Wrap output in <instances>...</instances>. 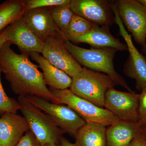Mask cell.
<instances>
[{
  "mask_svg": "<svg viewBox=\"0 0 146 146\" xmlns=\"http://www.w3.org/2000/svg\"><path fill=\"white\" fill-rule=\"evenodd\" d=\"M7 42L0 47V67L12 91L19 96H36L54 102L55 98L47 87L39 66L31 61L30 56L16 53Z\"/></svg>",
  "mask_w": 146,
  "mask_h": 146,
  "instance_id": "1",
  "label": "cell"
},
{
  "mask_svg": "<svg viewBox=\"0 0 146 146\" xmlns=\"http://www.w3.org/2000/svg\"><path fill=\"white\" fill-rule=\"evenodd\" d=\"M65 44L73 57L84 68L108 75L117 85H121L129 92H134L115 70L114 58L116 50L108 48H84L74 44L68 40H65Z\"/></svg>",
  "mask_w": 146,
  "mask_h": 146,
  "instance_id": "2",
  "label": "cell"
},
{
  "mask_svg": "<svg viewBox=\"0 0 146 146\" xmlns=\"http://www.w3.org/2000/svg\"><path fill=\"white\" fill-rule=\"evenodd\" d=\"M72 79L70 90L73 94L102 108L106 92L117 85L108 75L84 67Z\"/></svg>",
  "mask_w": 146,
  "mask_h": 146,
  "instance_id": "3",
  "label": "cell"
},
{
  "mask_svg": "<svg viewBox=\"0 0 146 146\" xmlns=\"http://www.w3.org/2000/svg\"><path fill=\"white\" fill-rule=\"evenodd\" d=\"M49 89L55 98L53 103L68 106L86 122L98 123L109 126L120 121L117 116L107 110L76 96L70 89Z\"/></svg>",
  "mask_w": 146,
  "mask_h": 146,
  "instance_id": "4",
  "label": "cell"
},
{
  "mask_svg": "<svg viewBox=\"0 0 146 146\" xmlns=\"http://www.w3.org/2000/svg\"><path fill=\"white\" fill-rule=\"evenodd\" d=\"M18 101L30 130L42 145L47 144H59V140L65 132L41 110L35 106L25 97L19 96Z\"/></svg>",
  "mask_w": 146,
  "mask_h": 146,
  "instance_id": "5",
  "label": "cell"
},
{
  "mask_svg": "<svg viewBox=\"0 0 146 146\" xmlns=\"http://www.w3.org/2000/svg\"><path fill=\"white\" fill-rule=\"evenodd\" d=\"M32 104L46 113L65 133L74 137L86 122L70 107L65 104L50 102L32 95L25 97Z\"/></svg>",
  "mask_w": 146,
  "mask_h": 146,
  "instance_id": "6",
  "label": "cell"
},
{
  "mask_svg": "<svg viewBox=\"0 0 146 146\" xmlns=\"http://www.w3.org/2000/svg\"><path fill=\"white\" fill-rule=\"evenodd\" d=\"M115 5L123 25L143 47L146 39L145 6L139 0H119Z\"/></svg>",
  "mask_w": 146,
  "mask_h": 146,
  "instance_id": "7",
  "label": "cell"
},
{
  "mask_svg": "<svg viewBox=\"0 0 146 146\" xmlns=\"http://www.w3.org/2000/svg\"><path fill=\"white\" fill-rule=\"evenodd\" d=\"M139 97L134 92L110 88L106 94L104 107L121 121L138 123Z\"/></svg>",
  "mask_w": 146,
  "mask_h": 146,
  "instance_id": "8",
  "label": "cell"
},
{
  "mask_svg": "<svg viewBox=\"0 0 146 146\" xmlns=\"http://www.w3.org/2000/svg\"><path fill=\"white\" fill-rule=\"evenodd\" d=\"M65 41L53 36L47 37L44 42L42 54V56L52 65L72 78L80 72L83 68L68 51Z\"/></svg>",
  "mask_w": 146,
  "mask_h": 146,
  "instance_id": "9",
  "label": "cell"
},
{
  "mask_svg": "<svg viewBox=\"0 0 146 146\" xmlns=\"http://www.w3.org/2000/svg\"><path fill=\"white\" fill-rule=\"evenodd\" d=\"M112 4L105 0H71L70 6L75 14L97 25L109 28L115 23Z\"/></svg>",
  "mask_w": 146,
  "mask_h": 146,
  "instance_id": "10",
  "label": "cell"
},
{
  "mask_svg": "<svg viewBox=\"0 0 146 146\" xmlns=\"http://www.w3.org/2000/svg\"><path fill=\"white\" fill-rule=\"evenodd\" d=\"M51 8L42 7L27 10L22 19L30 29L43 42L49 36L67 40L65 34L55 23Z\"/></svg>",
  "mask_w": 146,
  "mask_h": 146,
  "instance_id": "11",
  "label": "cell"
},
{
  "mask_svg": "<svg viewBox=\"0 0 146 146\" xmlns=\"http://www.w3.org/2000/svg\"><path fill=\"white\" fill-rule=\"evenodd\" d=\"M116 23L129 53L124 65V73L126 76L135 80L136 89L141 91L146 87V58L134 46L131 36L128 33L121 19L117 18Z\"/></svg>",
  "mask_w": 146,
  "mask_h": 146,
  "instance_id": "12",
  "label": "cell"
},
{
  "mask_svg": "<svg viewBox=\"0 0 146 146\" xmlns=\"http://www.w3.org/2000/svg\"><path fill=\"white\" fill-rule=\"evenodd\" d=\"M7 41L16 45L21 53L30 54L37 52L42 53L44 42L30 29L22 18L6 28Z\"/></svg>",
  "mask_w": 146,
  "mask_h": 146,
  "instance_id": "13",
  "label": "cell"
},
{
  "mask_svg": "<svg viewBox=\"0 0 146 146\" xmlns=\"http://www.w3.org/2000/svg\"><path fill=\"white\" fill-rule=\"evenodd\" d=\"M67 40L73 43H84L93 48H112L117 51L128 50L126 44L122 43L110 32L108 27L96 25L89 32L77 36H67Z\"/></svg>",
  "mask_w": 146,
  "mask_h": 146,
  "instance_id": "14",
  "label": "cell"
},
{
  "mask_svg": "<svg viewBox=\"0 0 146 146\" xmlns=\"http://www.w3.org/2000/svg\"><path fill=\"white\" fill-rule=\"evenodd\" d=\"M29 130L24 117L16 113L3 114L0 118V146H15Z\"/></svg>",
  "mask_w": 146,
  "mask_h": 146,
  "instance_id": "15",
  "label": "cell"
},
{
  "mask_svg": "<svg viewBox=\"0 0 146 146\" xmlns=\"http://www.w3.org/2000/svg\"><path fill=\"white\" fill-rule=\"evenodd\" d=\"M30 56L39 64L45 83L50 88L62 90L70 88L72 79L65 72L52 65L39 53H31Z\"/></svg>",
  "mask_w": 146,
  "mask_h": 146,
  "instance_id": "16",
  "label": "cell"
},
{
  "mask_svg": "<svg viewBox=\"0 0 146 146\" xmlns=\"http://www.w3.org/2000/svg\"><path fill=\"white\" fill-rule=\"evenodd\" d=\"M140 131L138 123L120 120L106 129V145L129 146Z\"/></svg>",
  "mask_w": 146,
  "mask_h": 146,
  "instance_id": "17",
  "label": "cell"
},
{
  "mask_svg": "<svg viewBox=\"0 0 146 146\" xmlns=\"http://www.w3.org/2000/svg\"><path fill=\"white\" fill-rule=\"evenodd\" d=\"M106 129L101 124L86 122L75 136V143L77 146H107Z\"/></svg>",
  "mask_w": 146,
  "mask_h": 146,
  "instance_id": "18",
  "label": "cell"
},
{
  "mask_svg": "<svg viewBox=\"0 0 146 146\" xmlns=\"http://www.w3.org/2000/svg\"><path fill=\"white\" fill-rule=\"evenodd\" d=\"M26 0H7L0 4V33L18 19L25 11Z\"/></svg>",
  "mask_w": 146,
  "mask_h": 146,
  "instance_id": "19",
  "label": "cell"
},
{
  "mask_svg": "<svg viewBox=\"0 0 146 146\" xmlns=\"http://www.w3.org/2000/svg\"><path fill=\"white\" fill-rule=\"evenodd\" d=\"M52 16L55 23L66 35L74 13L70 5L59 6L51 8Z\"/></svg>",
  "mask_w": 146,
  "mask_h": 146,
  "instance_id": "20",
  "label": "cell"
},
{
  "mask_svg": "<svg viewBox=\"0 0 146 146\" xmlns=\"http://www.w3.org/2000/svg\"><path fill=\"white\" fill-rule=\"evenodd\" d=\"M96 25L74 13L68 27L65 36H77L89 32Z\"/></svg>",
  "mask_w": 146,
  "mask_h": 146,
  "instance_id": "21",
  "label": "cell"
},
{
  "mask_svg": "<svg viewBox=\"0 0 146 146\" xmlns=\"http://www.w3.org/2000/svg\"><path fill=\"white\" fill-rule=\"evenodd\" d=\"M2 72L0 67V114L5 113H17L21 107L18 101L11 98L6 94L2 83L1 74Z\"/></svg>",
  "mask_w": 146,
  "mask_h": 146,
  "instance_id": "22",
  "label": "cell"
},
{
  "mask_svg": "<svg viewBox=\"0 0 146 146\" xmlns=\"http://www.w3.org/2000/svg\"><path fill=\"white\" fill-rule=\"evenodd\" d=\"M71 0H26V10L42 7L70 5Z\"/></svg>",
  "mask_w": 146,
  "mask_h": 146,
  "instance_id": "23",
  "label": "cell"
},
{
  "mask_svg": "<svg viewBox=\"0 0 146 146\" xmlns=\"http://www.w3.org/2000/svg\"><path fill=\"white\" fill-rule=\"evenodd\" d=\"M138 124L140 127H146V87L139 94Z\"/></svg>",
  "mask_w": 146,
  "mask_h": 146,
  "instance_id": "24",
  "label": "cell"
},
{
  "mask_svg": "<svg viewBox=\"0 0 146 146\" xmlns=\"http://www.w3.org/2000/svg\"><path fill=\"white\" fill-rule=\"evenodd\" d=\"M15 146H42L31 130L25 133Z\"/></svg>",
  "mask_w": 146,
  "mask_h": 146,
  "instance_id": "25",
  "label": "cell"
},
{
  "mask_svg": "<svg viewBox=\"0 0 146 146\" xmlns=\"http://www.w3.org/2000/svg\"><path fill=\"white\" fill-rule=\"evenodd\" d=\"M129 146H146V138L141 131Z\"/></svg>",
  "mask_w": 146,
  "mask_h": 146,
  "instance_id": "26",
  "label": "cell"
},
{
  "mask_svg": "<svg viewBox=\"0 0 146 146\" xmlns=\"http://www.w3.org/2000/svg\"><path fill=\"white\" fill-rule=\"evenodd\" d=\"M58 145L59 146H77L75 143H71L63 136L60 137Z\"/></svg>",
  "mask_w": 146,
  "mask_h": 146,
  "instance_id": "27",
  "label": "cell"
},
{
  "mask_svg": "<svg viewBox=\"0 0 146 146\" xmlns=\"http://www.w3.org/2000/svg\"><path fill=\"white\" fill-rule=\"evenodd\" d=\"M7 42L6 30H5L0 33V47Z\"/></svg>",
  "mask_w": 146,
  "mask_h": 146,
  "instance_id": "28",
  "label": "cell"
},
{
  "mask_svg": "<svg viewBox=\"0 0 146 146\" xmlns=\"http://www.w3.org/2000/svg\"><path fill=\"white\" fill-rule=\"evenodd\" d=\"M141 131L146 138V127H141Z\"/></svg>",
  "mask_w": 146,
  "mask_h": 146,
  "instance_id": "29",
  "label": "cell"
},
{
  "mask_svg": "<svg viewBox=\"0 0 146 146\" xmlns=\"http://www.w3.org/2000/svg\"><path fill=\"white\" fill-rule=\"evenodd\" d=\"M42 146H59V145L56 144L50 143L47 144L46 145H43Z\"/></svg>",
  "mask_w": 146,
  "mask_h": 146,
  "instance_id": "30",
  "label": "cell"
},
{
  "mask_svg": "<svg viewBox=\"0 0 146 146\" xmlns=\"http://www.w3.org/2000/svg\"><path fill=\"white\" fill-rule=\"evenodd\" d=\"M139 1L146 7V0H139Z\"/></svg>",
  "mask_w": 146,
  "mask_h": 146,
  "instance_id": "31",
  "label": "cell"
},
{
  "mask_svg": "<svg viewBox=\"0 0 146 146\" xmlns=\"http://www.w3.org/2000/svg\"><path fill=\"white\" fill-rule=\"evenodd\" d=\"M143 48L144 51H145V52L146 54V39L145 44V46H144L143 47Z\"/></svg>",
  "mask_w": 146,
  "mask_h": 146,
  "instance_id": "32",
  "label": "cell"
}]
</instances>
